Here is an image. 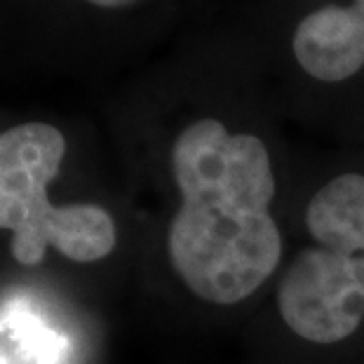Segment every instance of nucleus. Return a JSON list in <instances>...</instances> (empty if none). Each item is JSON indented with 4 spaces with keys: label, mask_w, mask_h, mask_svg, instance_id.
Here are the masks:
<instances>
[{
    "label": "nucleus",
    "mask_w": 364,
    "mask_h": 364,
    "mask_svg": "<svg viewBox=\"0 0 364 364\" xmlns=\"http://www.w3.org/2000/svg\"><path fill=\"white\" fill-rule=\"evenodd\" d=\"M172 172L181 191L167 237L174 273L207 304H240L282 259L266 144L254 134H230L214 118L196 120L176 136Z\"/></svg>",
    "instance_id": "1"
},
{
    "label": "nucleus",
    "mask_w": 364,
    "mask_h": 364,
    "mask_svg": "<svg viewBox=\"0 0 364 364\" xmlns=\"http://www.w3.org/2000/svg\"><path fill=\"white\" fill-rule=\"evenodd\" d=\"M315 240L291 261L277 289L284 324L304 341L331 346L364 320V176L341 174L306 209Z\"/></svg>",
    "instance_id": "2"
},
{
    "label": "nucleus",
    "mask_w": 364,
    "mask_h": 364,
    "mask_svg": "<svg viewBox=\"0 0 364 364\" xmlns=\"http://www.w3.org/2000/svg\"><path fill=\"white\" fill-rule=\"evenodd\" d=\"M66 139L48 122H24L0 134V228L12 230V257L38 266L48 247L92 263L115 247V223L97 205L54 207L48 186L64 162Z\"/></svg>",
    "instance_id": "3"
},
{
    "label": "nucleus",
    "mask_w": 364,
    "mask_h": 364,
    "mask_svg": "<svg viewBox=\"0 0 364 364\" xmlns=\"http://www.w3.org/2000/svg\"><path fill=\"white\" fill-rule=\"evenodd\" d=\"M291 50L299 66L315 80L353 78L364 66V0L311 12L294 33Z\"/></svg>",
    "instance_id": "4"
},
{
    "label": "nucleus",
    "mask_w": 364,
    "mask_h": 364,
    "mask_svg": "<svg viewBox=\"0 0 364 364\" xmlns=\"http://www.w3.org/2000/svg\"><path fill=\"white\" fill-rule=\"evenodd\" d=\"M0 329L14 338L21 358L31 364H61L66 355V338L43 322V317L26 301L5 306Z\"/></svg>",
    "instance_id": "5"
},
{
    "label": "nucleus",
    "mask_w": 364,
    "mask_h": 364,
    "mask_svg": "<svg viewBox=\"0 0 364 364\" xmlns=\"http://www.w3.org/2000/svg\"><path fill=\"white\" fill-rule=\"evenodd\" d=\"M87 3L99 5V7H125V5L136 3V0H87Z\"/></svg>",
    "instance_id": "6"
},
{
    "label": "nucleus",
    "mask_w": 364,
    "mask_h": 364,
    "mask_svg": "<svg viewBox=\"0 0 364 364\" xmlns=\"http://www.w3.org/2000/svg\"><path fill=\"white\" fill-rule=\"evenodd\" d=\"M0 364H10V362H7V358H5L3 353H0Z\"/></svg>",
    "instance_id": "7"
}]
</instances>
